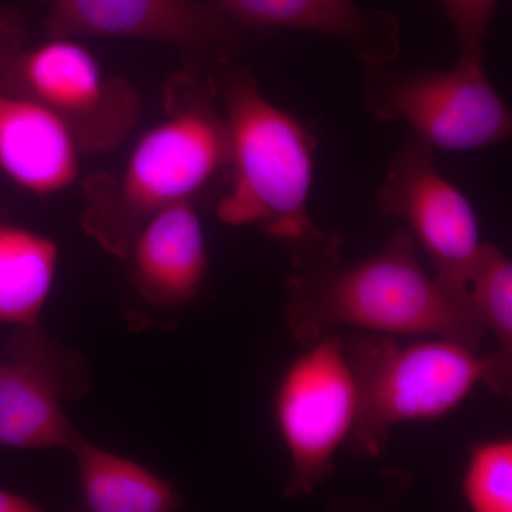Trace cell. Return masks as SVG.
Instances as JSON below:
<instances>
[{
  "instance_id": "2e32d148",
  "label": "cell",
  "mask_w": 512,
  "mask_h": 512,
  "mask_svg": "<svg viewBox=\"0 0 512 512\" xmlns=\"http://www.w3.org/2000/svg\"><path fill=\"white\" fill-rule=\"evenodd\" d=\"M471 305L501 356L512 363V265L504 252L483 242L470 275Z\"/></svg>"
},
{
  "instance_id": "9c48e42d",
  "label": "cell",
  "mask_w": 512,
  "mask_h": 512,
  "mask_svg": "<svg viewBox=\"0 0 512 512\" xmlns=\"http://www.w3.org/2000/svg\"><path fill=\"white\" fill-rule=\"evenodd\" d=\"M45 30L49 37L160 40L220 56L235 45L225 13L201 0H53Z\"/></svg>"
},
{
  "instance_id": "7a4b0ae2",
  "label": "cell",
  "mask_w": 512,
  "mask_h": 512,
  "mask_svg": "<svg viewBox=\"0 0 512 512\" xmlns=\"http://www.w3.org/2000/svg\"><path fill=\"white\" fill-rule=\"evenodd\" d=\"M303 343L349 328L396 338H444L480 349L487 336L473 306L439 284L420 264L406 228L377 254L348 266H318L286 309Z\"/></svg>"
},
{
  "instance_id": "8992f818",
  "label": "cell",
  "mask_w": 512,
  "mask_h": 512,
  "mask_svg": "<svg viewBox=\"0 0 512 512\" xmlns=\"http://www.w3.org/2000/svg\"><path fill=\"white\" fill-rule=\"evenodd\" d=\"M279 379L274 416L291 460L288 498L308 497L335 468L357 416V387L345 339L323 336L305 345Z\"/></svg>"
},
{
  "instance_id": "ffe728a7",
  "label": "cell",
  "mask_w": 512,
  "mask_h": 512,
  "mask_svg": "<svg viewBox=\"0 0 512 512\" xmlns=\"http://www.w3.org/2000/svg\"><path fill=\"white\" fill-rule=\"evenodd\" d=\"M39 505L25 495L0 488V512H36Z\"/></svg>"
},
{
  "instance_id": "ba28073f",
  "label": "cell",
  "mask_w": 512,
  "mask_h": 512,
  "mask_svg": "<svg viewBox=\"0 0 512 512\" xmlns=\"http://www.w3.org/2000/svg\"><path fill=\"white\" fill-rule=\"evenodd\" d=\"M433 151L416 137L407 138L384 175L377 204L386 217L406 222L439 284L471 305L468 284L484 241L473 205L440 174Z\"/></svg>"
},
{
  "instance_id": "52a82bcc",
  "label": "cell",
  "mask_w": 512,
  "mask_h": 512,
  "mask_svg": "<svg viewBox=\"0 0 512 512\" xmlns=\"http://www.w3.org/2000/svg\"><path fill=\"white\" fill-rule=\"evenodd\" d=\"M0 90L30 97L72 130L82 153H109L126 141L140 117V97L111 76L73 37H49L23 49L0 74Z\"/></svg>"
},
{
  "instance_id": "ac0fdd59",
  "label": "cell",
  "mask_w": 512,
  "mask_h": 512,
  "mask_svg": "<svg viewBox=\"0 0 512 512\" xmlns=\"http://www.w3.org/2000/svg\"><path fill=\"white\" fill-rule=\"evenodd\" d=\"M497 3L498 0H443L460 46V60L484 63L488 23Z\"/></svg>"
},
{
  "instance_id": "3957f363",
  "label": "cell",
  "mask_w": 512,
  "mask_h": 512,
  "mask_svg": "<svg viewBox=\"0 0 512 512\" xmlns=\"http://www.w3.org/2000/svg\"><path fill=\"white\" fill-rule=\"evenodd\" d=\"M228 130L231 187L218 218L231 227L255 225L301 251V262H335L330 241L309 215L315 177V138L266 99L254 77L225 74L217 86Z\"/></svg>"
},
{
  "instance_id": "277c9868",
  "label": "cell",
  "mask_w": 512,
  "mask_h": 512,
  "mask_svg": "<svg viewBox=\"0 0 512 512\" xmlns=\"http://www.w3.org/2000/svg\"><path fill=\"white\" fill-rule=\"evenodd\" d=\"M357 387V416L348 440L359 456L379 457L394 427L441 419L480 384L510 396L512 363L480 355L466 343L359 332L345 340Z\"/></svg>"
},
{
  "instance_id": "8fae6325",
  "label": "cell",
  "mask_w": 512,
  "mask_h": 512,
  "mask_svg": "<svg viewBox=\"0 0 512 512\" xmlns=\"http://www.w3.org/2000/svg\"><path fill=\"white\" fill-rule=\"evenodd\" d=\"M127 256L134 285L148 305L174 309L194 301L207 278L208 248L192 201L151 215L138 229Z\"/></svg>"
},
{
  "instance_id": "7c38bea8",
  "label": "cell",
  "mask_w": 512,
  "mask_h": 512,
  "mask_svg": "<svg viewBox=\"0 0 512 512\" xmlns=\"http://www.w3.org/2000/svg\"><path fill=\"white\" fill-rule=\"evenodd\" d=\"M79 143L39 101L0 90V173L30 194H57L79 175Z\"/></svg>"
},
{
  "instance_id": "d6986e66",
  "label": "cell",
  "mask_w": 512,
  "mask_h": 512,
  "mask_svg": "<svg viewBox=\"0 0 512 512\" xmlns=\"http://www.w3.org/2000/svg\"><path fill=\"white\" fill-rule=\"evenodd\" d=\"M25 49V30L18 15L0 12V74Z\"/></svg>"
},
{
  "instance_id": "e0dca14e",
  "label": "cell",
  "mask_w": 512,
  "mask_h": 512,
  "mask_svg": "<svg viewBox=\"0 0 512 512\" xmlns=\"http://www.w3.org/2000/svg\"><path fill=\"white\" fill-rule=\"evenodd\" d=\"M461 494L470 511H512L511 437L481 441L471 448Z\"/></svg>"
},
{
  "instance_id": "5b68a950",
  "label": "cell",
  "mask_w": 512,
  "mask_h": 512,
  "mask_svg": "<svg viewBox=\"0 0 512 512\" xmlns=\"http://www.w3.org/2000/svg\"><path fill=\"white\" fill-rule=\"evenodd\" d=\"M363 101L377 120L404 121L431 148L470 151L510 140L512 116L484 63L458 60L433 72L392 73L369 66Z\"/></svg>"
},
{
  "instance_id": "6da1fadb",
  "label": "cell",
  "mask_w": 512,
  "mask_h": 512,
  "mask_svg": "<svg viewBox=\"0 0 512 512\" xmlns=\"http://www.w3.org/2000/svg\"><path fill=\"white\" fill-rule=\"evenodd\" d=\"M228 164V130L217 86L195 72L175 74L165 116L148 128L117 177L84 185L83 228L110 254L126 258L144 222L177 202L192 201Z\"/></svg>"
},
{
  "instance_id": "4fadbf2b",
  "label": "cell",
  "mask_w": 512,
  "mask_h": 512,
  "mask_svg": "<svg viewBox=\"0 0 512 512\" xmlns=\"http://www.w3.org/2000/svg\"><path fill=\"white\" fill-rule=\"evenodd\" d=\"M215 5L255 28L308 30L335 37L369 66L392 62L400 49L399 28L392 16L365 12L353 0H217Z\"/></svg>"
},
{
  "instance_id": "30bf717a",
  "label": "cell",
  "mask_w": 512,
  "mask_h": 512,
  "mask_svg": "<svg viewBox=\"0 0 512 512\" xmlns=\"http://www.w3.org/2000/svg\"><path fill=\"white\" fill-rule=\"evenodd\" d=\"M36 326L19 329L0 362V448L72 451L83 439L67 413L64 373Z\"/></svg>"
},
{
  "instance_id": "5bb4252c",
  "label": "cell",
  "mask_w": 512,
  "mask_h": 512,
  "mask_svg": "<svg viewBox=\"0 0 512 512\" xmlns=\"http://www.w3.org/2000/svg\"><path fill=\"white\" fill-rule=\"evenodd\" d=\"M72 453L83 503L89 511L170 512L181 505L168 481L131 458L84 439Z\"/></svg>"
},
{
  "instance_id": "9a60e30c",
  "label": "cell",
  "mask_w": 512,
  "mask_h": 512,
  "mask_svg": "<svg viewBox=\"0 0 512 512\" xmlns=\"http://www.w3.org/2000/svg\"><path fill=\"white\" fill-rule=\"evenodd\" d=\"M59 248L46 235L0 222V323L32 328L55 285Z\"/></svg>"
}]
</instances>
